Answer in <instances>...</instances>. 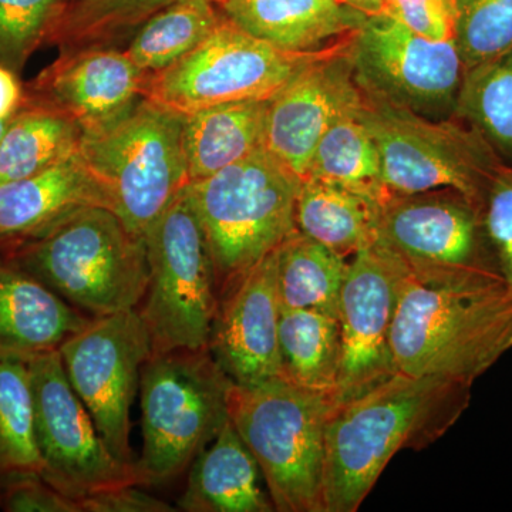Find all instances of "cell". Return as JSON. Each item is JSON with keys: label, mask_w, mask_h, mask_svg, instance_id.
Returning a JSON list of instances; mask_svg holds the SVG:
<instances>
[{"label": "cell", "mask_w": 512, "mask_h": 512, "mask_svg": "<svg viewBox=\"0 0 512 512\" xmlns=\"http://www.w3.org/2000/svg\"><path fill=\"white\" fill-rule=\"evenodd\" d=\"M473 384L394 373L340 400L326 429L325 512H356L400 450L420 451L447 433L471 400Z\"/></svg>", "instance_id": "6da1fadb"}, {"label": "cell", "mask_w": 512, "mask_h": 512, "mask_svg": "<svg viewBox=\"0 0 512 512\" xmlns=\"http://www.w3.org/2000/svg\"><path fill=\"white\" fill-rule=\"evenodd\" d=\"M390 346L396 373L474 384L512 349V292L503 281L429 285L407 272Z\"/></svg>", "instance_id": "7a4b0ae2"}, {"label": "cell", "mask_w": 512, "mask_h": 512, "mask_svg": "<svg viewBox=\"0 0 512 512\" xmlns=\"http://www.w3.org/2000/svg\"><path fill=\"white\" fill-rule=\"evenodd\" d=\"M338 390L309 389L286 379L232 384L228 416L261 468L279 512H325L326 429Z\"/></svg>", "instance_id": "3957f363"}, {"label": "cell", "mask_w": 512, "mask_h": 512, "mask_svg": "<svg viewBox=\"0 0 512 512\" xmlns=\"http://www.w3.org/2000/svg\"><path fill=\"white\" fill-rule=\"evenodd\" d=\"M0 256L92 318L137 309L150 279L146 239L104 207L79 211L45 237Z\"/></svg>", "instance_id": "277c9868"}, {"label": "cell", "mask_w": 512, "mask_h": 512, "mask_svg": "<svg viewBox=\"0 0 512 512\" xmlns=\"http://www.w3.org/2000/svg\"><path fill=\"white\" fill-rule=\"evenodd\" d=\"M184 117L143 96L116 119L83 133L80 158L106 192L110 210L138 238L146 239L190 184Z\"/></svg>", "instance_id": "5b68a950"}, {"label": "cell", "mask_w": 512, "mask_h": 512, "mask_svg": "<svg viewBox=\"0 0 512 512\" xmlns=\"http://www.w3.org/2000/svg\"><path fill=\"white\" fill-rule=\"evenodd\" d=\"M301 183L264 147L188 184L210 244L220 298L295 231Z\"/></svg>", "instance_id": "8992f818"}, {"label": "cell", "mask_w": 512, "mask_h": 512, "mask_svg": "<svg viewBox=\"0 0 512 512\" xmlns=\"http://www.w3.org/2000/svg\"><path fill=\"white\" fill-rule=\"evenodd\" d=\"M232 382L210 349L151 353L141 367L143 450L136 461L146 485L183 474L227 423Z\"/></svg>", "instance_id": "52a82bcc"}, {"label": "cell", "mask_w": 512, "mask_h": 512, "mask_svg": "<svg viewBox=\"0 0 512 512\" xmlns=\"http://www.w3.org/2000/svg\"><path fill=\"white\" fill-rule=\"evenodd\" d=\"M150 279L138 306L153 353L205 349L217 315V275L188 185L146 235Z\"/></svg>", "instance_id": "ba28073f"}, {"label": "cell", "mask_w": 512, "mask_h": 512, "mask_svg": "<svg viewBox=\"0 0 512 512\" xmlns=\"http://www.w3.org/2000/svg\"><path fill=\"white\" fill-rule=\"evenodd\" d=\"M359 119L375 138L390 194L451 188L484 211L488 191L505 163L474 128L434 121L365 94Z\"/></svg>", "instance_id": "9c48e42d"}, {"label": "cell", "mask_w": 512, "mask_h": 512, "mask_svg": "<svg viewBox=\"0 0 512 512\" xmlns=\"http://www.w3.org/2000/svg\"><path fill=\"white\" fill-rule=\"evenodd\" d=\"M377 244L424 284L504 282L484 211L451 188L392 195L380 208Z\"/></svg>", "instance_id": "30bf717a"}, {"label": "cell", "mask_w": 512, "mask_h": 512, "mask_svg": "<svg viewBox=\"0 0 512 512\" xmlns=\"http://www.w3.org/2000/svg\"><path fill=\"white\" fill-rule=\"evenodd\" d=\"M323 50L286 52L224 19L180 62L150 74L144 96L183 114L232 101L271 100Z\"/></svg>", "instance_id": "8fae6325"}, {"label": "cell", "mask_w": 512, "mask_h": 512, "mask_svg": "<svg viewBox=\"0 0 512 512\" xmlns=\"http://www.w3.org/2000/svg\"><path fill=\"white\" fill-rule=\"evenodd\" d=\"M42 478L80 501L124 485H146L136 463H121L67 379L59 350L28 362Z\"/></svg>", "instance_id": "7c38bea8"}, {"label": "cell", "mask_w": 512, "mask_h": 512, "mask_svg": "<svg viewBox=\"0 0 512 512\" xmlns=\"http://www.w3.org/2000/svg\"><path fill=\"white\" fill-rule=\"evenodd\" d=\"M348 50L365 96L424 117L454 113L464 74L454 40L427 39L379 13L350 33Z\"/></svg>", "instance_id": "4fadbf2b"}, {"label": "cell", "mask_w": 512, "mask_h": 512, "mask_svg": "<svg viewBox=\"0 0 512 512\" xmlns=\"http://www.w3.org/2000/svg\"><path fill=\"white\" fill-rule=\"evenodd\" d=\"M67 379L121 463H136L130 447V409L141 367L153 353L138 309L92 318L59 349Z\"/></svg>", "instance_id": "5bb4252c"}, {"label": "cell", "mask_w": 512, "mask_h": 512, "mask_svg": "<svg viewBox=\"0 0 512 512\" xmlns=\"http://www.w3.org/2000/svg\"><path fill=\"white\" fill-rule=\"evenodd\" d=\"M406 274L402 261L377 242L349 262L338 308L340 400L352 399L396 373L390 336Z\"/></svg>", "instance_id": "9a60e30c"}, {"label": "cell", "mask_w": 512, "mask_h": 512, "mask_svg": "<svg viewBox=\"0 0 512 512\" xmlns=\"http://www.w3.org/2000/svg\"><path fill=\"white\" fill-rule=\"evenodd\" d=\"M348 37L323 50L269 100L265 147L302 181L323 134L363 106Z\"/></svg>", "instance_id": "2e32d148"}, {"label": "cell", "mask_w": 512, "mask_h": 512, "mask_svg": "<svg viewBox=\"0 0 512 512\" xmlns=\"http://www.w3.org/2000/svg\"><path fill=\"white\" fill-rule=\"evenodd\" d=\"M279 319L275 249L229 286L218 303L208 349L232 382L256 386L284 379Z\"/></svg>", "instance_id": "e0dca14e"}, {"label": "cell", "mask_w": 512, "mask_h": 512, "mask_svg": "<svg viewBox=\"0 0 512 512\" xmlns=\"http://www.w3.org/2000/svg\"><path fill=\"white\" fill-rule=\"evenodd\" d=\"M148 76L126 50L87 46L60 50L55 62L25 84V93L72 117L84 133L116 119L143 97Z\"/></svg>", "instance_id": "ac0fdd59"}, {"label": "cell", "mask_w": 512, "mask_h": 512, "mask_svg": "<svg viewBox=\"0 0 512 512\" xmlns=\"http://www.w3.org/2000/svg\"><path fill=\"white\" fill-rule=\"evenodd\" d=\"M90 207L110 210V202L79 151L42 173L0 184V255L45 237Z\"/></svg>", "instance_id": "d6986e66"}, {"label": "cell", "mask_w": 512, "mask_h": 512, "mask_svg": "<svg viewBox=\"0 0 512 512\" xmlns=\"http://www.w3.org/2000/svg\"><path fill=\"white\" fill-rule=\"evenodd\" d=\"M92 316L63 301L42 282L0 256V360L28 363L56 352Z\"/></svg>", "instance_id": "ffe728a7"}, {"label": "cell", "mask_w": 512, "mask_h": 512, "mask_svg": "<svg viewBox=\"0 0 512 512\" xmlns=\"http://www.w3.org/2000/svg\"><path fill=\"white\" fill-rule=\"evenodd\" d=\"M224 19L256 39L293 53L335 45L367 16L338 0H212Z\"/></svg>", "instance_id": "44dd1931"}, {"label": "cell", "mask_w": 512, "mask_h": 512, "mask_svg": "<svg viewBox=\"0 0 512 512\" xmlns=\"http://www.w3.org/2000/svg\"><path fill=\"white\" fill-rule=\"evenodd\" d=\"M255 457L228 419L210 448L192 461L178 508L185 512H271Z\"/></svg>", "instance_id": "7402d4cb"}, {"label": "cell", "mask_w": 512, "mask_h": 512, "mask_svg": "<svg viewBox=\"0 0 512 512\" xmlns=\"http://www.w3.org/2000/svg\"><path fill=\"white\" fill-rule=\"evenodd\" d=\"M269 100L232 101L184 114L183 147L190 183L265 147Z\"/></svg>", "instance_id": "603a6c76"}, {"label": "cell", "mask_w": 512, "mask_h": 512, "mask_svg": "<svg viewBox=\"0 0 512 512\" xmlns=\"http://www.w3.org/2000/svg\"><path fill=\"white\" fill-rule=\"evenodd\" d=\"M380 208L366 195L308 178L296 200V229L348 259L376 244Z\"/></svg>", "instance_id": "cb8c5ba5"}, {"label": "cell", "mask_w": 512, "mask_h": 512, "mask_svg": "<svg viewBox=\"0 0 512 512\" xmlns=\"http://www.w3.org/2000/svg\"><path fill=\"white\" fill-rule=\"evenodd\" d=\"M82 137L76 120L25 93L0 140V184L42 173L74 156Z\"/></svg>", "instance_id": "d4e9b609"}, {"label": "cell", "mask_w": 512, "mask_h": 512, "mask_svg": "<svg viewBox=\"0 0 512 512\" xmlns=\"http://www.w3.org/2000/svg\"><path fill=\"white\" fill-rule=\"evenodd\" d=\"M282 376L309 389L338 390L342 340L336 316L315 309H282Z\"/></svg>", "instance_id": "484cf974"}, {"label": "cell", "mask_w": 512, "mask_h": 512, "mask_svg": "<svg viewBox=\"0 0 512 512\" xmlns=\"http://www.w3.org/2000/svg\"><path fill=\"white\" fill-rule=\"evenodd\" d=\"M282 309H315L338 318L348 259L295 229L276 248Z\"/></svg>", "instance_id": "4316f807"}, {"label": "cell", "mask_w": 512, "mask_h": 512, "mask_svg": "<svg viewBox=\"0 0 512 512\" xmlns=\"http://www.w3.org/2000/svg\"><path fill=\"white\" fill-rule=\"evenodd\" d=\"M359 111L336 121L323 134L313 151L305 180L339 185L384 204L392 194L384 183L375 138L359 119Z\"/></svg>", "instance_id": "83f0119b"}, {"label": "cell", "mask_w": 512, "mask_h": 512, "mask_svg": "<svg viewBox=\"0 0 512 512\" xmlns=\"http://www.w3.org/2000/svg\"><path fill=\"white\" fill-rule=\"evenodd\" d=\"M222 20L212 0H178L134 32L127 56L147 74L163 72L200 46Z\"/></svg>", "instance_id": "f1b7e54d"}, {"label": "cell", "mask_w": 512, "mask_h": 512, "mask_svg": "<svg viewBox=\"0 0 512 512\" xmlns=\"http://www.w3.org/2000/svg\"><path fill=\"white\" fill-rule=\"evenodd\" d=\"M453 114L512 165V46L464 72Z\"/></svg>", "instance_id": "f546056e"}, {"label": "cell", "mask_w": 512, "mask_h": 512, "mask_svg": "<svg viewBox=\"0 0 512 512\" xmlns=\"http://www.w3.org/2000/svg\"><path fill=\"white\" fill-rule=\"evenodd\" d=\"M42 473L28 363L0 360V491Z\"/></svg>", "instance_id": "4dcf8cb0"}, {"label": "cell", "mask_w": 512, "mask_h": 512, "mask_svg": "<svg viewBox=\"0 0 512 512\" xmlns=\"http://www.w3.org/2000/svg\"><path fill=\"white\" fill-rule=\"evenodd\" d=\"M178 0H67L47 37L60 50L109 46Z\"/></svg>", "instance_id": "1f68e13d"}, {"label": "cell", "mask_w": 512, "mask_h": 512, "mask_svg": "<svg viewBox=\"0 0 512 512\" xmlns=\"http://www.w3.org/2000/svg\"><path fill=\"white\" fill-rule=\"evenodd\" d=\"M454 42L464 72L512 46V0H453Z\"/></svg>", "instance_id": "d6a6232c"}, {"label": "cell", "mask_w": 512, "mask_h": 512, "mask_svg": "<svg viewBox=\"0 0 512 512\" xmlns=\"http://www.w3.org/2000/svg\"><path fill=\"white\" fill-rule=\"evenodd\" d=\"M67 0H0V66L22 72L47 43Z\"/></svg>", "instance_id": "836d02e7"}, {"label": "cell", "mask_w": 512, "mask_h": 512, "mask_svg": "<svg viewBox=\"0 0 512 512\" xmlns=\"http://www.w3.org/2000/svg\"><path fill=\"white\" fill-rule=\"evenodd\" d=\"M484 222L505 285L512 292V165L504 164L484 204Z\"/></svg>", "instance_id": "e575fe53"}, {"label": "cell", "mask_w": 512, "mask_h": 512, "mask_svg": "<svg viewBox=\"0 0 512 512\" xmlns=\"http://www.w3.org/2000/svg\"><path fill=\"white\" fill-rule=\"evenodd\" d=\"M384 15L431 40H454L453 0H384Z\"/></svg>", "instance_id": "d590c367"}, {"label": "cell", "mask_w": 512, "mask_h": 512, "mask_svg": "<svg viewBox=\"0 0 512 512\" xmlns=\"http://www.w3.org/2000/svg\"><path fill=\"white\" fill-rule=\"evenodd\" d=\"M0 510L8 512H82L79 501L57 491L42 476L13 481L0 491Z\"/></svg>", "instance_id": "8d00e7d4"}, {"label": "cell", "mask_w": 512, "mask_h": 512, "mask_svg": "<svg viewBox=\"0 0 512 512\" xmlns=\"http://www.w3.org/2000/svg\"><path fill=\"white\" fill-rule=\"evenodd\" d=\"M138 485H124L100 491L79 501L82 512H173L170 504L138 490Z\"/></svg>", "instance_id": "74e56055"}, {"label": "cell", "mask_w": 512, "mask_h": 512, "mask_svg": "<svg viewBox=\"0 0 512 512\" xmlns=\"http://www.w3.org/2000/svg\"><path fill=\"white\" fill-rule=\"evenodd\" d=\"M25 101V84L19 73L0 66V120H8Z\"/></svg>", "instance_id": "f35d334b"}, {"label": "cell", "mask_w": 512, "mask_h": 512, "mask_svg": "<svg viewBox=\"0 0 512 512\" xmlns=\"http://www.w3.org/2000/svg\"><path fill=\"white\" fill-rule=\"evenodd\" d=\"M338 2L366 16H375L383 12L384 0H338Z\"/></svg>", "instance_id": "ab89813d"}, {"label": "cell", "mask_w": 512, "mask_h": 512, "mask_svg": "<svg viewBox=\"0 0 512 512\" xmlns=\"http://www.w3.org/2000/svg\"><path fill=\"white\" fill-rule=\"evenodd\" d=\"M10 119H12V117H10ZM10 119L0 120V140H2L3 133H5L6 127H8Z\"/></svg>", "instance_id": "60d3db41"}]
</instances>
